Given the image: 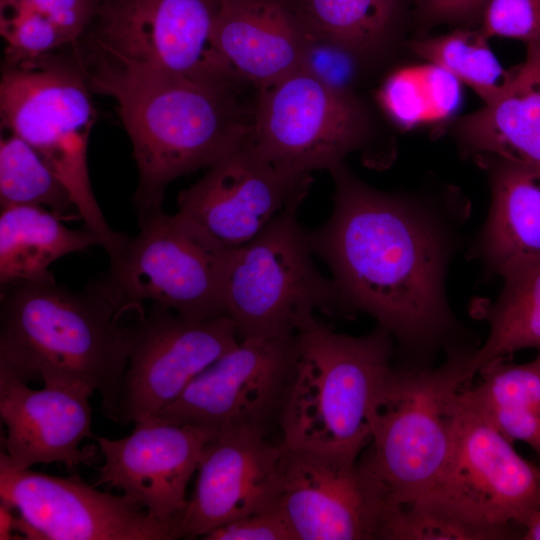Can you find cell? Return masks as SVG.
I'll list each match as a JSON object with an SVG mask.
<instances>
[{"mask_svg":"<svg viewBox=\"0 0 540 540\" xmlns=\"http://www.w3.org/2000/svg\"><path fill=\"white\" fill-rule=\"evenodd\" d=\"M330 174L332 211L308 231V239L329 268L342 316H371L401 349L418 357L463 345L456 343L461 326L446 278L462 245L469 206L456 197L434 200L374 189L345 164Z\"/></svg>","mask_w":540,"mask_h":540,"instance_id":"6da1fadb","label":"cell"},{"mask_svg":"<svg viewBox=\"0 0 540 540\" xmlns=\"http://www.w3.org/2000/svg\"><path fill=\"white\" fill-rule=\"evenodd\" d=\"M92 92L113 98L133 147L138 215L162 209L167 185L243 145L252 108L240 90L119 60L84 41L72 47Z\"/></svg>","mask_w":540,"mask_h":540,"instance_id":"7a4b0ae2","label":"cell"},{"mask_svg":"<svg viewBox=\"0 0 540 540\" xmlns=\"http://www.w3.org/2000/svg\"><path fill=\"white\" fill-rule=\"evenodd\" d=\"M1 289L0 368L24 381L97 392L113 420L136 323L122 325L121 318L143 305L124 299L106 277L78 292L55 279Z\"/></svg>","mask_w":540,"mask_h":540,"instance_id":"3957f363","label":"cell"},{"mask_svg":"<svg viewBox=\"0 0 540 540\" xmlns=\"http://www.w3.org/2000/svg\"><path fill=\"white\" fill-rule=\"evenodd\" d=\"M394 342L380 326L352 336L314 318L299 329L278 414L283 445L358 458L394 370Z\"/></svg>","mask_w":540,"mask_h":540,"instance_id":"277c9868","label":"cell"},{"mask_svg":"<svg viewBox=\"0 0 540 540\" xmlns=\"http://www.w3.org/2000/svg\"><path fill=\"white\" fill-rule=\"evenodd\" d=\"M474 349L452 348L436 368H394L373 411L370 446L358 460L382 516L438 486L452 451L458 396L471 385Z\"/></svg>","mask_w":540,"mask_h":540,"instance_id":"5b68a950","label":"cell"},{"mask_svg":"<svg viewBox=\"0 0 540 540\" xmlns=\"http://www.w3.org/2000/svg\"><path fill=\"white\" fill-rule=\"evenodd\" d=\"M91 92L72 52L68 57L52 53L16 65L5 63L1 124L40 153L69 192L85 228L113 259L129 238L108 225L92 190L87 148L97 116Z\"/></svg>","mask_w":540,"mask_h":540,"instance_id":"8992f818","label":"cell"},{"mask_svg":"<svg viewBox=\"0 0 540 540\" xmlns=\"http://www.w3.org/2000/svg\"><path fill=\"white\" fill-rule=\"evenodd\" d=\"M300 206L291 204L253 239L223 254L221 299L240 339L295 335L316 310L342 316L333 281L314 262Z\"/></svg>","mask_w":540,"mask_h":540,"instance_id":"52a82bcc","label":"cell"},{"mask_svg":"<svg viewBox=\"0 0 540 540\" xmlns=\"http://www.w3.org/2000/svg\"><path fill=\"white\" fill-rule=\"evenodd\" d=\"M369 135V116L356 95L336 92L299 69L257 91L248 142L278 170L305 176L344 164Z\"/></svg>","mask_w":540,"mask_h":540,"instance_id":"ba28073f","label":"cell"},{"mask_svg":"<svg viewBox=\"0 0 540 540\" xmlns=\"http://www.w3.org/2000/svg\"><path fill=\"white\" fill-rule=\"evenodd\" d=\"M220 0H103L82 37L129 64L240 89L214 39Z\"/></svg>","mask_w":540,"mask_h":540,"instance_id":"9c48e42d","label":"cell"},{"mask_svg":"<svg viewBox=\"0 0 540 540\" xmlns=\"http://www.w3.org/2000/svg\"><path fill=\"white\" fill-rule=\"evenodd\" d=\"M139 225L137 236L110 260L106 276L122 297L139 305L150 300L193 321L225 315L224 251L177 213L169 215L163 209L145 213L139 215Z\"/></svg>","mask_w":540,"mask_h":540,"instance_id":"30bf717a","label":"cell"},{"mask_svg":"<svg viewBox=\"0 0 540 540\" xmlns=\"http://www.w3.org/2000/svg\"><path fill=\"white\" fill-rule=\"evenodd\" d=\"M471 520L522 539L540 506V465L524 459L459 393L451 455L432 494Z\"/></svg>","mask_w":540,"mask_h":540,"instance_id":"8fae6325","label":"cell"},{"mask_svg":"<svg viewBox=\"0 0 540 540\" xmlns=\"http://www.w3.org/2000/svg\"><path fill=\"white\" fill-rule=\"evenodd\" d=\"M0 499L21 517L29 540H171L177 524L162 522L124 495L102 492L76 475L15 468L0 454Z\"/></svg>","mask_w":540,"mask_h":540,"instance_id":"7c38bea8","label":"cell"},{"mask_svg":"<svg viewBox=\"0 0 540 540\" xmlns=\"http://www.w3.org/2000/svg\"><path fill=\"white\" fill-rule=\"evenodd\" d=\"M239 341L237 326L227 315L193 321L153 303L136 320L112 421L126 425L157 415Z\"/></svg>","mask_w":540,"mask_h":540,"instance_id":"4fadbf2b","label":"cell"},{"mask_svg":"<svg viewBox=\"0 0 540 540\" xmlns=\"http://www.w3.org/2000/svg\"><path fill=\"white\" fill-rule=\"evenodd\" d=\"M295 335L240 339L155 416L218 431L242 426L263 429L267 420L279 414Z\"/></svg>","mask_w":540,"mask_h":540,"instance_id":"5bb4252c","label":"cell"},{"mask_svg":"<svg viewBox=\"0 0 540 540\" xmlns=\"http://www.w3.org/2000/svg\"><path fill=\"white\" fill-rule=\"evenodd\" d=\"M310 175L278 170L248 140L177 198L176 212L221 251L258 235L281 211L305 199Z\"/></svg>","mask_w":540,"mask_h":540,"instance_id":"9a60e30c","label":"cell"},{"mask_svg":"<svg viewBox=\"0 0 540 540\" xmlns=\"http://www.w3.org/2000/svg\"><path fill=\"white\" fill-rule=\"evenodd\" d=\"M218 432L153 416L135 423L134 431L126 437L95 436L104 459L98 484L119 489L133 505L159 521L178 526L188 501L189 480Z\"/></svg>","mask_w":540,"mask_h":540,"instance_id":"2e32d148","label":"cell"},{"mask_svg":"<svg viewBox=\"0 0 540 540\" xmlns=\"http://www.w3.org/2000/svg\"><path fill=\"white\" fill-rule=\"evenodd\" d=\"M275 507L296 540L378 539L381 508L355 457L285 446Z\"/></svg>","mask_w":540,"mask_h":540,"instance_id":"e0dca14e","label":"cell"},{"mask_svg":"<svg viewBox=\"0 0 540 540\" xmlns=\"http://www.w3.org/2000/svg\"><path fill=\"white\" fill-rule=\"evenodd\" d=\"M284 451L282 442H269L260 428L219 431L199 464L178 538H203L230 521L275 508Z\"/></svg>","mask_w":540,"mask_h":540,"instance_id":"ac0fdd59","label":"cell"},{"mask_svg":"<svg viewBox=\"0 0 540 540\" xmlns=\"http://www.w3.org/2000/svg\"><path fill=\"white\" fill-rule=\"evenodd\" d=\"M0 368V415L7 428L4 452L18 469L35 464L63 463L67 468L90 465L94 447L80 448L91 431V407L86 390L63 385L31 389Z\"/></svg>","mask_w":540,"mask_h":540,"instance_id":"d6986e66","label":"cell"},{"mask_svg":"<svg viewBox=\"0 0 540 540\" xmlns=\"http://www.w3.org/2000/svg\"><path fill=\"white\" fill-rule=\"evenodd\" d=\"M214 39L238 79L258 91L300 69L305 27L288 0H220Z\"/></svg>","mask_w":540,"mask_h":540,"instance_id":"ffe728a7","label":"cell"},{"mask_svg":"<svg viewBox=\"0 0 540 540\" xmlns=\"http://www.w3.org/2000/svg\"><path fill=\"white\" fill-rule=\"evenodd\" d=\"M478 160L488 171L491 204L467 255L488 280L540 258V169L491 156Z\"/></svg>","mask_w":540,"mask_h":540,"instance_id":"44dd1931","label":"cell"},{"mask_svg":"<svg viewBox=\"0 0 540 540\" xmlns=\"http://www.w3.org/2000/svg\"><path fill=\"white\" fill-rule=\"evenodd\" d=\"M461 148L540 169V43L527 45L500 92L458 125Z\"/></svg>","mask_w":540,"mask_h":540,"instance_id":"7402d4cb","label":"cell"},{"mask_svg":"<svg viewBox=\"0 0 540 540\" xmlns=\"http://www.w3.org/2000/svg\"><path fill=\"white\" fill-rule=\"evenodd\" d=\"M100 245L86 228H67L50 210L32 205L1 208L0 283L54 279L49 267L57 259Z\"/></svg>","mask_w":540,"mask_h":540,"instance_id":"603a6c76","label":"cell"},{"mask_svg":"<svg viewBox=\"0 0 540 540\" xmlns=\"http://www.w3.org/2000/svg\"><path fill=\"white\" fill-rule=\"evenodd\" d=\"M479 374L478 385L462 389L464 399L509 441L529 445L540 465V352L527 363L495 360Z\"/></svg>","mask_w":540,"mask_h":540,"instance_id":"cb8c5ba5","label":"cell"},{"mask_svg":"<svg viewBox=\"0 0 540 540\" xmlns=\"http://www.w3.org/2000/svg\"><path fill=\"white\" fill-rule=\"evenodd\" d=\"M502 279L495 302L478 307L490 330L486 341L468 359L470 382L495 360L528 348L540 352V258L513 269Z\"/></svg>","mask_w":540,"mask_h":540,"instance_id":"d4e9b609","label":"cell"},{"mask_svg":"<svg viewBox=\"0 0 540 540\" xmlns=\"http://www.w3.org/2000/svg\"><path fill=\"white\" fill-rule=\"evenodd\" d=\"M309 29L365 59L380 52L403 17L406 0H288Z\"/></svg>","mask_w":540,"mask_h":540,"instance_id":"484cf974","label":"cell"},{"mask_svg":"<svg viewBox=\"0 0 540 540\" xmlns=\"http://www.w3.org/2000/svg\"><path fill=\"white\" fill-rule=\"evenodd\" d=\"M378 101L403 128L446 118L460 101L459 81L429 63L392 72L382 83Z\"/></svg>","mask_w":540,"mask_h":540,"instance_id":"4316f807","label":"cell"},{"mask_svg":"<svg viewBox=\"0 0 540 540\" xmlns=\"http://www.w3.org/2000/svg\"><path fill=\"white\" fill-rule=\"evenodd\" d=\"M0 203L1 208L44 207L61 219L78 217L72 214V209L77 208L69 192L44 158L12 132L6 133L0 141Z\"/></svg>","mask_w":540,"mask_h":540,"instance_id":"83f0119b","label":"cell"},{"mask_svg":"<svg viewBox=\"0 0 540 540\" xmlns=\"http://www.w3.org/2000/svg\"><path fill=\"white\" fill-rule=\"evenodd\" d=\"M411 47L415 54L471 87L485 103L500 92L510 74L500 65L480 29H458L415 40Z\"/></svg>","mask_w":540,"mask_h":540,"instance_id":"f1b7e54d","label":"cell"},{"mask_svg":"<svg viewBox=\"0 0 540 540\" xmlns=\"http://www.w3.org/2000/svg\"><path fill=\"white\" fill-rule=\"evenodd\" d=\"M383 540H497L506 536L481 525L434 496L388 510L381 518Z\"/></svg>","mask_w":540,"mask_h":540,"instance_id":"f546056e","label":"cell"},{"mask_svg":"<svg viewBox=\"0 0 540 540\" xmlns=\"http://www.w3.org/2000/svg\"><path fill=\"white\" fill-rule=\"evenodd\" d=\"M0 33L5 40L6 64L45 57L69 46L58 28L28 0H1Z\"/></svg>","mask_w":540,"mask_h":540,"instance_id":"4dcf8cb0","label":"cell"},{"mask_svg":"<svg viewBox=\"0 0 540 540\" xmlns=\"http://www.w3.org/2000/svg\"><path fill=\"white\" fill-rule=\"evenodd\" d=\"M304 27L300 69L336 92L355 95L353 84L363 58L343 43Z\"/></svg>","mask_w":540,"mask_h":540,"instance_id":"1f68e13d","label":"cell"},{"mask_svg":"<svg viewBox=\"0 0 540 540\" xmlns=\"http://www.w3.org/2000/svg\"><path fill=\"white\" fill-rule=\"evenodd\" d=\"M480 22L488 38L540 43V0H488Z\"/></svg>","mask_w":540,"mask_h":540,"instance_id":"d6a6232c","label":"cell"},{"mask_svg":"<svg viewBox=\"0 0 540 540\" xmlns=\"http://www.w3.org/2000/svg\"><path fill=\"white\" fill-rule=\"evenodd\" d=\"M74 46L95 21L103 0H28Z\"/></svg>","mask_w":540,"mask_h":540,"instance_id":"836d02e7","label":"cell"},{"mask_svg":"<svg viewBox=\"0 0 540 540\" xmlns=\"http://www.w3.org/2000/svg\"><path fill=\"white\" fill-rule=\"evenodd\" d=\"M205 540H296L275 507L230 521L206 534Z\"/></svg>","mask_w":540,"mask_h":540,"instance_id":"e575fe53","label":"cell"},{"mask_svg":"<svg viewBox=\"0 0 540 540\" xmlns=\"http://www.w3.org/2000/svg\"><path fill=\"white\" fill-rule=\"evenodd\" d=\"M488 0H414L418 17L426 23H463L481 19Z\"/></svg>","mask_w":540,"mask_h":540,"instance_id":"d590c367","label":"cell"},{"mask_svg":"<svg viewBox=\"0 0 540 540\" xmlns=\"http://www.w3.org/2000/svg\"><path fill=\"white\" fill-rule=\"evenodd\" d=\"M15 508L7 502L0 501V539H23L20 533L21 517L15 514Z\"/></svg>","mask_w":540,"mask_h":540,"instance_id":"8d00e7d4","label":"cell"},{"mask_svg":"<svg viewBox=\"0 0 540 540\" xmlns=\"http://www.w3.org/2000/svg\"><path fill=\"white\" fill-rule=\"evenodd\" d=\"M522 539L540 540V506L525 523Z\"/></svg>","mask_w":540,"mask_h":540,"instance_id":"74e56055","label":"cell"}]
</instances>
